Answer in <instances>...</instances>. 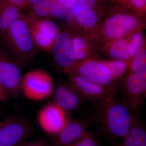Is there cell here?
<instances>
[{
    "instance_id": "obj_30",
    "label": "cell",
    "mask_w": 146,
    "mask_h": 146,
    "mask_svg": "<svg viewBox=\"0 0 146 146\" xmlns=\"http://www.w3.org/2000/svg\"><path fill=\"white\" fill-rule=\"evenodd\" d=\"M8 98L6 92L0 83V103L7 102Z\"/></svg>"
},
{
    "instance_id": "obj_34",
    "label": "cell",
    "mask_w": 146,
    "mask_h": 146,
    "mask_svg": "<svg viewBox=\"0 0 146 146\" xmlns=\"http://www.w3.org/2000/svg\"><path fill=\"white\" fill-rule=\"evenodd\" d=\"M116 146H124L122 141L121 143L119 144V145H117Z\"/></svg>"
},
{
    "instance_id": "obj_17",
    "label": "cell",
    "mask_w": 146,
    "mask_h": 146,
    "mask_svg": "<svg viewBox=\"0 0 146 146\" xmlns=\"http://www.w3.org/2000/svg\"><path fill=\"white\" fill-rule=\"evenodd\" d=\"M31 16L39 19L58 18L63 14V9L53 0H42L32 6Z\"/></svg>"
},
{
    "instance_id": "obj_15",
    "label": "cell",
    "mask_w": 146,
    "mask_h": 146,
    "mask_svg": "<svg viewBox=\"0 0 146 146\" xmlns=\"http://www.w3.org/2000/svg\"><path fill=\"white\" fill-rule=\"evenodd\" d=\"M141 108L132 116L130 129L122 140L124 146H146V131L140 118Z\"/></svg>"
},
{
    "instance_id": "obj_10",
    "label": "cell",
    "mask_w": 146,
    "mask_h": 146,
    "mask_svg": "<svg viewBox=\"0 0 146 146\" xmlns=\"http://www.w3.org/2000/svg\"><path fill=\"white\" fill-rule=\"evenodd\" d=\"M31 33L36 48L44 51L52 49L59 33L57 25L48 19H35L31 26Z\"/></svg>"
},
{
    "instance_id": "obj_16",
    "label": "cell",
    "mask_w": 146,
    "mask_h": 146,
    "mask_svg": "<svg viewBox=\"0 0 146 146\" xmlns=\"http://www.w3.org/2000/svg\"><path fill=\"white\" fill-rule=\"evenodd\" d=\"M21 10L5 0H0V35L3 39L9 28L23 16Z\"/></svg>"
},
{
    "instance_id": "obj_11",
    "label": "cell",
    "mask_w": 146,
    "mask_h": 146,
    "mask_svg": "<svg viewBox=\"0 0 146 146\" xmlns=\"http://www.w3.org/2000/svg\"><path fill=\"white\" fill-rule=\"evenodd\" d=\"M56 64L65 72L76 63L70 35L65 32H59L52 48Z\"/></svg>"
},
{
    "instance_id": "obj_33",
    "label": "cell",
    "mask_w": 146,
    "mask_h": 146,
    "mask_svg": "<svg viewBox=\"0 0 146 146\" xmlns=\"http://www.w3.org/2000/svg\"><path fill=\"white\" fill-rule=\"evenodd\" d=\"M4 120L3 121H0V127L3 125V124L4 123Z\"/></svg>"
},
{
    "instance_id": "obj_31",
    "label": "cell",
    "mask_w": 146,
    "mask_h": 146,
    "mask_svg": "<svg viewBox=\"0 0 146 146\" xmlns=\"http://www.w3.org/2000/svg\"><path fill=\"white\" fill-rule=\"evenodd\" d=\"M116 1H117L121 3V4H122L124 6L126 7H128V8L130 9H134L133 7L130 4L128 0H116Z\"/></svg>"
},
{
    "instance_id": "obj_32",
    "label": "cell",
    "mask_w": 146,
    "mask_h": 146,
    "mask_svg": "<svg viewBox=\"0 0 146 146\" xmlns=\"http://www.w3.org/2000/svg\"><path fill=\"white\" fill-rule=\"evenodd\" d=\"M42 0H27V7H31L32 6L34 5L35 4L39 2Z\"/></svg>"
},
{
    "instance_id": "obj_21",
    "label": "cell",
    "mask_w": 146,
    "mask_h": 146,
    "mask_svg": "<svg viewBox=\"0 0 146 146\" xmlns=\"http://www.w3.org/2000/svg\"><path fill=\"white\" fill-rule=\"evenodd\" d=\"M130 66V74L146 70V51L140 50L136 53Z\"/></svg>"
},
{
    "instance_id": "obj_27",
    "label": "cell",
    "mask_w": 146,
    "mask_h": 146,
    "mask_svg": "<svg viewBox=\"0 0 146 146\" xmlns=\"http://www.w3.org/2000/svg\"><path fill=\"white\" fill-rule=\"evenodd\" d=\"M67 10H70L77 3V0H53Z\"/></svg>"
},
{
    "instance_id": "obj_14",
    "label": "cell",
    "mask_w": 146,
    "mask_h": 146,
    "mask_svg": "<svg viewBox=\"0 0 146 146\" xmlns=\"http://www.w3.org/2000/svg\"><path fill=\"white\" fill-rule=\"evenodd\" d=\"M54 103L66 114L75 112L81 106L83 99L70 84H60L54 90Z\"/></svg>"
},
{
    "instance_id": "obj_4",
    "label": "cell",
    "mask_w": 146,
    "mask_h": 146,
    "mask_svg": "<svg viewBox=\"0 0 146 146\" xmlns=\"http://www.w3.org/2000/svg\"><path fill=\"white\" fill-rule=\"evenodd\" d=\"M125 6H115L106 20L103 27L104 35L108 39H119L138 27L139 20L134 13Z\"/></svg>"
},
{
    "instance_id": "obj_6",
    "label": "cell",
    "mask_w": 146,
    "mask_h": 146,
    "mask_svg": "<svg viewBox=\"0 0 146 146\" xmlns=\"http://www.w3.org/2000/svg\"><path fill=\"white\" fill-rule=\"evenodd\" d=\"M121 102L125 105L133 116L146 96V70L131 73L120 88Z\"/></svg>"
},
{
    "instance_id": "obj_28",
    "label": "cell",
    "mask_w": 146,
    "mask_h": 146,
    "mask_svg": "<svg viewBox=\"0 0 146 146\" xmlns=\"http://www.w3.org/2000/svg\"><path fill=\"white\" fill-rule=\"evenodd\" d=\"M99 0H78V3L80 5L87 8H94Z\"/></svg>"
},
{
    "instance_id": "obj_36",
    "label": "cell",
    "mask_w": 146,
    "mask_h": 146,
    "mask_svg": "<svg viewBox=\"0 0 146 146\" xmlns=\"http://www.w3.org/2000/svg\"><path fill=\"white\" fill-rule=\"evenodd\" d=\"M0 36H1V35H0Z\"/></svg>"
},
{
    "instance_id": "obj_22",
    "label": "cell",
    "mask_w": 146,
    "mask_h": 146,
    "mask_svg": "<svg viewBox=\"0 0 146 146\" xmlns=\"http://www.w3.org/2000/svg\"><path fill=\"white\" fill-rule=\"evenodd\" d=\"M72 41L76 61L84 59L86 56V43L84 39L80 36H76L72 39Z\"/></svg>"
},
{
    "instance_id": "obj_23",
    "label": "cell",
    "mask_w": 146,
    "mask_h": 146,
    "mask_svg": "<svg viewBox=\"0 0 146 146\" xmlns=\"http://www.w3.org/2000/svg\"><path fill=\"white\" fill-rule=\"evenodd\" d=\"M142 35L140 33H136L132 35L127 48L128 54L129 56H133L136 54L142 42Z\"/></svg>"
},
{
    "instance_id": "obj_8",
    "label": "cell",
    "mask_w": 146,
    "mask_h": 146,
    "mask_svg": "<svg viewBox=\"0 0 146 146\" xmlns=\"http://www.w3.org/2000/svg\"><path fill=\"white\" fill-rule=\"evenodd\" d=\"M30 124L23 118H7L0 127V146H17L31 133Z\"/></svg>"
},
{
    "instance_id": "obj_2",
    "label": "cell",
    "mask_w": 146,
    "mask_h": 146,
    "mask_svg": "<svg viewBox=\"0 0 146 146\" xmlns=\"http://www.w3.org/2000/svg\"><path fill=\"white\" fill-rule=\"evenodd\" d=\"M98 104L99 116L104 131L110 138L122 140L131 125L132 116L130 111L114 97H107Z\"/></svg>"
},
{
    "instance_id": "obj_3",
    "label": "cell",
    "mask_w": 146,
    "mask_h": 146,
    "mask_svg": "<svg viewBox=\"0 0 146 146\" xmlns=\"http://www.w3.org/2000/svg\"><path fill=\"white\" fill-rule=\"evenodd\" d=\"M65 72L80 76L99 85L115 97L119 91V87L115 84L116 80L103 62L89 60L82 63H76Z\"/></svg>"
},
{
    "instance_id": "obj_18",
    "label": "cell",
    "mask_w": 146,
    "mask_h": 146,
    "mask_svg": "<svg viewBox=\"0 0 146 146\" xmlns=\"http://www.w3.org/2000/svg\"><path fill=\"white\" fill-rule=\"evenodd\" d=\"M73 16L85 28L94 27L98 22V15L94 9L86 8L76 4L72 9Z\"/></svg>"
},
{
    "instance_id": "obj_12",
    "label": "cell",
    "mask_w": 146,
    "mask_h": 146,
    "mask_svg": "<svg viewBox=\"0 0 146 146\" xmlns=\"http://www.w3.org/2000/svg\"><path fill=\"white\" fill-rule=\"evenodd\" d=\"M69 84L84 100L97 103L107 97H115L99 85L88 81L80 76L68 74Z\"/></svg>"
},
{
    "instance_id": "obj_19",
    "label": "cell",
    "mask_w": 146,
    "mask_h": 146,
    "mask_svg": "<svg viewBox=\"0 0 146 146\" xmlns=\"http://www.w3.org/2000/svg\"><path fill=\"white\" fill-rule=\"evenodd\" d=\"M127 43L123 39H118L114 42L110 49V56L115 59L121 61H125L129 58L128 54Z\"/></svg>"
},
{
    "instance_id": "obj_20",
    "label": "cell",
    "mask_w": 146,
    "mask_h": 146,
    "mask_svg": "<svg viewBox=\"0 0 146 146\" xmlns=\"http://www.w3.org/2000/svg\"><path fill=\"white\" fill-rule=\"evenodd\" d=\"M103 63L109 69L116 80L121 78L127 69V64L125 61L118 60L104 61Z\"/></svg>"
},
{
    "instance_id": "obj_25",
    "label": "cell",
    "mask_w": 146,
    "mask_h": 146,
    "mask_svg": "<svg viewBox=\"0 0 146 146\" xmlns=\"http://www.w3.org/2000/svg\"><path fill=\"white\" fill-rule=\"evenodd\" d=\"M128 1L135 11L145 12L146 0H128Z\"/></svg>"
},
{
    "instance_id": "obj_24",
    "label": "cell",
    "mask_w": 146,
    "mask_h": 146,
    "mask_svg": "<svg viewBox=\"0 0 146 146\" xmlns=\"http://www.w3.org/2000/svg\"><path fill=\"white\" fill-rule=\"evenodd\" d=\"M72 146H101L98 139L93 133L87 131L76 143Z\"/></svg>"
},
{
    "instance_id": "obj_1",
    "label": "cell",
    "mask_w": 146,
    "mask_h": 146,
    "mask_svg": "<svg viewBox=\"0 0 146 146\" xmlns=\"http://www.w3.org/2000/svg\"><path fill=\"white\" fill-rule=\"evenodd\" d=\"M36 18L23 16L9 29L3 38L10 54L23 65L33 60L36 48L31 33V28Z\"/></svg>"
},
{
    "instance_id": "obj_13",
    "label": "cell",
    "mask_w": 146,
    "mask_h": 146,
    "mask_svg": "<svg viewBox=\"0 0 146 146\" xmlns=\"http://www.w3.org/2000/svg\"><path fill=\"white\" fill-rule=\"evenodd\" d=\"M85 120H68L63 129L56 136L52 146H72L88 131Z\"/></svg>"
},
{
    "instance_id": "obj_9",
    "label": "cell",
    "mask_w": 146,
    "mask_h": 146,
    "mask_svg": "<svg viewBox=\"0 0 146 146\" xmlns=\"http://www.w3.org/2000/svg\"><path fill=\"white\" fill-rule=\"evenodd\" d=\"M66 112L53 102L40 110L37 115L39 126L45 133L56 136L63 129L68 121Z\"/></svg>"
},
{
    "instance_id": "obj_26",
    "label": "cell",
    "mask_w": 146,
    "mask_h": 146,
    "mask_svg": "<svg viewBox=\"0 0 146 146\" xmlns=\"http://www.w3.org/2000/svg\"><path fill=\"white\" fill-rule=\"evenodd\" d=\"M17 146H50V145L45 139H39L29 142L25 141Z\"/></svg>"
},
{
    "instance_id": "obj_5",
    "label": "cell",
    "mask_w": 146,
    "mask_h": 146,
    "mask_svg": "<svg viewBox=\"0 0 146 146\" xmlns=\"http://www.w3.org/2000/svg\"><path fill=\"white\" fill-rule=\"evenodd\" d=\"M21 88L22 94L27 98L36 101L46 99L54 90L51 76L41 69L27 73L21 80Z\"/></svg>"
},
{
    "instance_id": "obj_35",
    "label": "cell",
    "mask_w": 146,
    "mask_h": 146,
    "mask_svg": "<svg viewBox=\"0 0 146 146\" xmlns=\"http://www.w3.org/2000/svg\"><path fill=\"white\" fill-rule=\"evenodd\" d=\"M3 111V109L0 106V115H1V114L2 112Z\"/></svg>"
},
{
    "instance_id": "obj_7",
    "label": "cell",
    "mask_w": 146,
    "mask_h": 146,
    "mask_svg": "<svg viewBox=\"0 0 146 146\" xmlns=\"http://www.w3.org/2000/svg\"><path fill=\"white\" fill-rule=\"evenodd\" d=\"M22 65L10 54L0 52V83L8 96L17 98L22 94Z\"/></svg>"
},
{
    "instance_id": "obj_29",
    "label": "cell",
    "mask_w": 146,
    "mask_h": 146,
    "mask_svg": "<svg viewBox=\"0 0 146 146\" xmlns=\"http://www.w3.org/2000/svg\"><path fill=\"white\" fill-rule=\"evenodd\" d=\"M7 2L22 9L27 7V0H5Z\"/></svg>"
}]
</instances>
